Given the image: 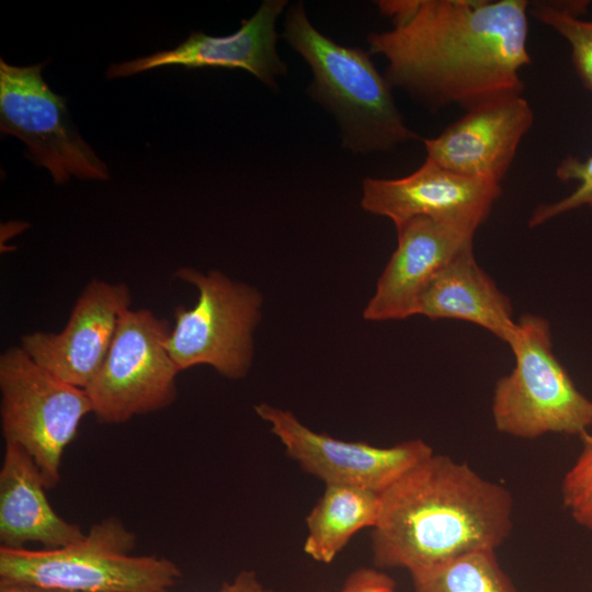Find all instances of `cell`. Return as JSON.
<instances>
[{"mask_svg": "<svg viewBox=\"0 0 592 592\" xmlns=\"http://www.w3.org/2000/svg\"><path fill=\"white\" fill-rule=\"evenodd\" d=\"M380 497L372 531L377 568L411 573L467 553L496 550L513 526L510 491L446 455L419 463Z\"/></svg>", "mask_w": 592, "mask_h": 592, "instance_id": "2", "label": "cell"}, {"mask_svg": "<svg viewBox=\"0 0 592 592\" xmlns=\"http://www.w3.org/2000/svg\"><path fill=\"white\" fill-rule=\"evenodd\" d=\"M46 489L34 460L22 448L5 444L0 469V546L22 548L37 542L59 548L83 538L78 525L54 511Z\"/></svg>", "mask_w": 592, "mask_h": 592, "instance_id": "16", "label": "cell"}, {"mask_svg": "<svg viewBox=\"0 0 592 592\" xmlns=\"http://www.w3.org/2000/svg\"><path fill=\"white\" fill-rule=\"evenodd\" d=\"M130 303L127 284L93 278L78 296L60 332L26 333L21 346L58 379L86 389L100 371Z\"/></svg>", "mask_w": 592, "mask_h": 592, "instance_id": "12", "label": "cell"}, {"mask_svg": "<svg viewBox=\"0 0 592 592\" xmlns=\"http://www.w3.org/2000/svg\"><path fill=\"white\" fill-rule=\"evenodd\" d=\"M219 592H274L263 585L255 572L243 570L230 582H225Z\"/></svg>", "mask_w": 592, "mask_h": 592, "instance_id": "24", "label": "cell"}, {"mask_svg": "<svg viewBox=\"0 0 592 592\" xmlns=\"http://www.w3.org/2000/svg\"><path fill=\"white\" fill-rule=\"evenodd\" d=\"M398 243L363 310L367 321L418 315L420 300L439 273L466 247L475 231L428 217L396 227Z\"/></svg>", "mask_w": 592, "mask_h": 592, "instance_id": "14", "label": "cell"}, {"mask_svg": "<svg viewBox=\"0 0 592 592\" xmlns=\"http://www.w3.org/2000/svg\"><path fill=\"white\" fill-rule=\"evenodd\" d=\"M392 20L368 36L383 55L391 88L432 110L465 111L488 100L522 93L521 71L530 65L526 0L379 1Z\"/></svg>", "mask_w": 592, "mask_h": 592, "instance_id": "1", "label": "cell"}, {"mask_svg": "<svg viewBox=\"0 0 592 592\" xmlns=\"http://www.w3.org/2000/svg\"><path fill=\"white\" fill-rule=\"evenodd\" d=\"M379 492L343 485H326L323 494L306 517L304 551L312 560L330 563L352 536L374 527L380 512Z\"/></svg>", "mask_w": 592, "mask_h": 592, "instance_id": "18", "label": "cell"}, {"mask_svg": "<svg viewBox=\"0 0 592 592\" xmlns=\"http://www.w3.org/2000/svg\"><path fill=\"white\" fill-rule=\"evenodd\" d=\"M0 592H70L33 584L0 581Z\"/></svg>", "mask_w": 592, "mask_h": 592, "instance_id": "25", "label": "cell"}, {"mask_svg": "<svg viewBox=\"0 0 592 592\" xmlns=\"http://www.w3.org/2000/svg\"><path fill=\"white\" fill-rule=\"evenodd\" d=\"M135 542L117 517H107L65 547L0 546V581L70 592H168L180 568L167 558L132 555Z\"/></svg>", "mask_w": 592, "mask_h": 592, "instance_id": "4", "label": "cell"}, {"mask_svg": "<svg viewBox=\"0 0 592 592\" xmlns=\"http://www.w3.org/2000/svg\"><path fill=\"white\" fill-rule=\"evenodd\" d=\"M0 396L5 444L34 460L47 489L56 486L62 454L92 412L86 389L58 379L14 345L0 356Z\"/></svg>", "mask_w": 592, "mask_h": 592, "instance_id": "7", "label": "cell"}, {"mask_svg": "<svg viewBox=\"0 0 592 592\" xmlns=\"http://www.w3.org/2000/svg\"><path fill=\"white\" fill-rule=\"evenodd\" d=\"M171 328L148 309H127L109 353L86 391L102 423L119 424L170 406L180 369L166 348Z\"/></svg>", "mask_w": 592, "mask_h": 592, "instance_id": "8", "label": "cell"}, {"mask_svg": "<svg viewBox=\"0 0 592 592\" xmlns=\"http://www.w3.org/2000/svg\"><path fill=\"white\" fill-rule=\"evenodd\" d=\"M516 322L509 343L515 366L498 380L492 398L497 430L520 439L580 436L592 426V400L556 357L549 322L536 315H523Z\"/></svg>", "mask_w": 592, "mask_h": 592, "instance_id": "5", "label": "cell"}, {"mask_svg": "<svg viewBox=\"0 0 592 592\" xmlns=\"http://www.w3.org/2000/svg\"><path fill=\"white\" fill-rule=\"evenodd\" d=\"M555 172L560 181H574L578 185L569 195L537 206L528 219V226L532 228L577 208L585 206L592 209V155L585 159L567 156L559 162Z\"/></svg>", "mask_w": 592, "mask_h": 592, "instance_id": "21", "label": "cell"}, {"mask_svg": "<svg viewBox=\"0 0 592 592\" xmlns=\"http://www.w3.org/2000/svg\"><path fill=\"white\" fill-rule=\"evenodd\" d=\"M285 0H265L257 12L241 21L238 31L226 36H210L192 32L172 49L112 64L106 70L109 79L129 77L139 72L167 66L185 68L244 69L263 83L274 87L287 67L276 49L275 22L283 12Z\"/></svg>", "mask_w": 592, "mask_h": 592, "instance_id": "15", "label": "cell"}, {"mask_svg": "<svg viewBox=\"0 0 592 592\" xmlns=\"http://www.w3.org/2000/svg\"><path fill=\"white\" fill-rule=\"evenodd\" d=\"M587 5V1H535L528 14L567 41L573 68L592 94V21L580 18Z\"/></svg>", "mask_w": 592, "mask_h": 592, "instance_id": "20", "label": "cell"}, {"mask_svg": "<svg viewBox=\"0 0 592 592\" xmlns=\"http://www.w3.org/2000/svg\"><path fill=\"white\" fill-rule=\"evenodd\" d=\"M254 410L270 424L287 455L326 485L352 486L382 493L434 454L421 439L388 447L346 442L312 431L291 411L278 407L262 402Z\"/></svg>", "mask_w": 592, "mask_h": 592, "instance_id": "10", "label": "cell"}, {"mask_svg": "<svg viewBox=\"0 0 592 592\" xmlns=\"http://www.w3.org/2000/svg\"><path fill=\"white\" fill-rule=\"evenodd\" d=\"M579 437L581 451L563 476L560 493L573 521L592 531V431Z\"/></svg>", "mask_w": 592, "mask_h": 592, "instance_id": "22", "label": "cell"}, {"mask_svg": "<svg viewBox=\"0 0 592 592\" xmlns=\"http://www.w3.org/2000/svg\"><path fill=\"white\" fill-rule=\"evenodd\" d=\"M175 277L192 284L198 297L192 308L178 306L166 348L181 371L208 365L230 379L244 377L253 360V333L261 320L259 289L220 271L180 267Z\"/></svg>", "mask_w": 592, "mask_h": 592, "instance_id": "6", "label": "cell"}, {"mask_svg": "<svg viewBox=\"0 0 592 592\" xmlns=\"http://www.w3.org/2000/svg\"><path fill=\"white\" fill-rule=\"evenodd\" d=\"M338 592H396V583L379 569L358 568L350 573Z\"/></svg>", "mask_w": 592, "mask_h": 592, "instance_id": "23", "label": "cell"}, {"mask_svg": "<svg viewBox=\"0 0 592 592\" xmlns=\"http://www.w3.org/2000/svg\"><path fill=\"white\" fill-rule=\"evenodd\" d=\"M46 62L21 67L0 59L1 133L21 139L29 158L45 167L56 184L71 175L109 180L107 166L72 124L67 100L43 79Z\"/></svg>", "mask_w": 592, "mask_h": 592, "instance_id": "9", "label": "cell"}, {"mask_svg": "<svg viewBox=\"0 0 592 592\" xmlns=\"http://www.w3.org/2000/svg\"><path fill=\"white\" fill-rule=\"evenodd\" d=\"M500 194L501 184L452 172L425 158L409 175L364 179L361 205L395 227L428 217L476 232Z\"/></svg>", "mask_w": 592, "mask_h": 592, "instance_id": "11", "label": "cell"}, {"mask_svg": "<svg viewBox=\"0 0 592 592\" xmlns=\"http://www.w3.org/2000/svg\"><path fill=\"white\" fill-rule=\"evenodd\" d=\"M418 315L431 320L471 322L508 344L517 328L510 298L478 265L473 244L462 250L434 278L420 300Z\"/></svg>", "mask_w": 592, "mask_h": 592, "instance_id": "17", "label": "cell"}, {"mask_svg": "<svg viewBox=\"0 0 592 592\" xmlns=\"http://www.w3.org/2000/svg\"><path fill=\"white\" fill-rule=\"evenodd\" d=\"M534 123L522 93L506 94L465 111L435 137L424 138L426 159L462 175L501 184Z\"/></svg>", "mask_w": 592, "mask_h": 592, "instance_id": "13", "label": "cell"}, {"mask_svg": "<svg viewBox=\"0 0 592 592\" xmlns=\"http://www.w3.org/2000/svg\"><path fill=\"white\" fill-rule=\"evenodd\" d=\"M282 36L309 65L314 77L309 93L334 114L348 149L388 151L419 138L406 124L392 88L369 55L320 33L301 3L288 9Z\"/></svg>", "mask_w": 592, "mask_h": 592, "instance_id": "3", "label": "cell"}, {"mask_svg": "<svg viewBox=\"0 0 592 592\" xmlns=\"http://www.w3.org/2000/svg\"><path fill=\"white\" fill-rule=\"evenodd\" d=\"M496 550L480 549L411 572L414 592H517Z\"/></svg>", "mask_w": 592, "mask_h": 592, "instance_id": "19", "label": "cell"}]
</instances>
